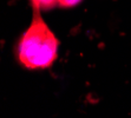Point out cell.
Wrapping results in <instances>:
<instances>
[{
  "instance_id": "1",
  "label": "cell",
  "mask_w": 131,
  "mask_h": 118,
  "mask_svg": "<svg viewBox=\"0 0 131 118\" xmlns=\"http://www.w3.org/2000/svg\"><path fill=\"white\" fill-rule=\"evenodd\" d=\"M33 12L32 23L17 45V59L27 70H46L57 60L59 40L41 18L40 12Z\"/></svg>"
},
{
  "instance_id": "2",
  "label": "cell",
  "mask_w": 131,
  "mask_h": 118,
  "mask_svg": "<svg viewBox=\"0 0 131 118\" xmlns=\"http://www.w3.org/2000/svg\"><path fill=\"white\" fill-rule=\"evenodd\" d=\"M31 5L33 7V11H50L58 6V0H31Z\"/></svg>"
},
{
  "instance_id": "3",
  "label": "cell",
  "mask_w": 131,
  "mask_h": 118,
  "mask_svg": "<svg viewBox=\"0 0 131 118\" xmlns=\"http://www.w3.org/2000/svg\"><path fill=\"white\" fill-rule=\"evenodd\" d=\"M83 0H58V6L64 8H71L77 5H79Z\"/></svg>"
}]
</instances>
